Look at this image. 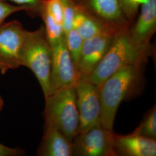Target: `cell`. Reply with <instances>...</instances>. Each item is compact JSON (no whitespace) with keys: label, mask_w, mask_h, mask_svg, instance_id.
Wrapping results in <instances>:
<instances>
[{"label":"cell","mask_w":156,"mask_h":156,"mask_svg":"<svg viewBox=\"0 0 156 156\" xmlns=\"http://www.w3.org/2000/svg\"><path fill=\"white\" fill-rule=\"evenodd\" d=\"M153 53L152 45L142 46L131 38L128 30L115 35L105 55L88 78L98 85L117 70L126 66H142Z\"/></svg>","instance_id":"6da1fadb"},{"label":"cell","mask_w":156,"mask_h":156,"mask_svg":"<svg viewBox=\"0 0 156 156\" xmlns=\"http://www.w3.org/2000/svg\"><path fill=\"white\" fill-rule=\"evenodd\" d=\"M142 66L123 67L97 85L100 96V122L104 128L113 130L120 103L133 94L142 77Z\"/></svg>","instance_id":"7a4b0ae2"},{"label":"cell","mask_w":156,"mask_h":156,"mask_svg":"<svg viewBox=\"0 0 156 156\" xmlns=\"http://www.w3.org/2000/svg\"><path fill=\"white\" fill-rule=\"evenodd\" d=\"M20 62L21 66L27 67L34 73L45 98L53 94L50 82L51 48L44 25L33 31H25Z\"/></svg>","instance_id":"3957f363"},{"label":"cell","mask_w":156,"mask_h":156,"mask_svg":"<svg viewBox=\"0 0 156 156\" xmlns=\"http://www.w3.org/2000/svg\"><path fill=\"white\" fill-rule=\"evenodd\" d=\"M45 122L54 125L70 141L79 133L75 85L57 90L45 98Z\"/></svg>","instance_id":"277c9868"},{"label":"cell","mask_w":156,"mask_h":156,"mask_svg":"<svg viewBox=\"0 0 156 156\" xmlns=\"http://www.w3.org/2000/svg\"><path fill=\"white\" fill-rule=\"evenodd\" d=\"M79 9L116 35L132 23L124 14L119 0H73Z\"/></svg>","instance_id":"5b68a950"},{"label":"cell","mask_w":156,"mask_h":156,"mask_svg":"<svg viewBox=\"0 0 156 156\" xmlns=\"http://www.w3.org/2000/svg\"><path fill=\"white\" fill-rule=\"evenodd\" d=\"M113 130L97 123L79 133L73 140V156H116L113 150Z\"/></svg>","instance_id":"8992f818"},{"label":"cell","mask_w":156,"mask_h":156,"mask_svg":"<svg viewBox=\"0 0 156 156\" xmlns=\"http://www.w3.org/2000/svg\"><path fill=\"white\" fill-rule=\"evenodd\" d=\"M25 31L21 23L12 20L0 26V73L20 67V55Z\"/></svg>","instance_id":"52a82bcc"},{"label":"cell","mask_w":156,"mask_h":156,"mask_svg":"<svg viewBox=\"0 0 156 156\" xmlns=\"http://www.w3.org/2000/svg\"><path fill=\"white\" fill-rule=\"evenodd\" d=\"M75 87L80 133L100 123V96L98 86L88 79L78 80Z\"/></svg>","instance_id":"ba28073f"},{"label":"cell","mask_w":156,"mask_h":156,"mask_svg":"<svg viewBox=\"0 0 156 156\" xmlns=\"http://www.w3.org/2000/svg\"><path fill=\"white\" fill-rule=\"evenodd\" d=\"M51 48L50 82L54 92L67 86L75 85L78 80V75L67 48L66 37Z\"/></svg>","instance_id":"9c48e42d"},{"label":"cell","mask_w":156,"mask_h":156,"mask_svg":"<svg viewBox=\"0 0 156 156\" xmlns=\"http://www.w3.org/2000/svg\"><path fill=\"white\" fill-rule=\"evenodd\" d=\"M114 37L104 34L84 40L77 68L78 80L88 79L105 55Z\"/></svg>","instance_id":"30bf717a"},{"label":"cell","mask_w":156,"mask_h":156,"mask_svg":"<svg viewBox=\"0 0 156 156\" xmlns=\"http://www.w3.org/2000/svg\"><path fill=\"white\" fill-rule=\"evenodd\" d=\"M156 31V0H145L140 14L128 29V34L136 44L147 46L151 44Z\"/></svg>","instance_id":"8fae6325"},{"label":"cell","mask_w":156,"mask_h":156,"mask_svg":"<svg viewBox=\"0 0 156 156\" xmlns=\"http://www.w3.org/2000/svg\"><path fill=\"white\" fill-rule=\"evenodd\" d=\"M113 150L116 156H156V140L132 133L114 134Z\"/></svg>","instance_id":"7c38bea8"},{"label":"cell","mask_w":156,"mask_h":156,"mask_svg":"<svg viewBox=\"0 0 156 156\" xmlns=\"http://www.w3.org/2000/svg\"><path fill=\"white\" fill-rule=\"evenodd\" d=\"M39 156H73V142L54 125L45 122L44 133L37 151Z\"/></svg>","instance_id":"4fadbf2b"},{"label":"cell","mask_w":156,"mask_h":156,"mask_svg":"<svg viewBox=\"0 0 156 156\" xmlns=\"http://www.w3.org/2000/svg\"><path fill=\"white\" fill-rule=\"evenodd\" d=\"M73 28L78 32L84 40L104 34L115 35L100 23L76 5L73 19Z\"/></svg>","instance_id":"5bb4252c"},{"label":"cell","mask_w":156,"mask_h":156,"mask_svg":"<svg viewBox=\"0 0 156 156\" xmlns=\"http://www.w3.org/2000/svg\"><path fill=\"white\" fill-rule=\"evenodd\" d=\"M44 22V27L47 39L52 46L60 42L65 37L63 26L57 22L44 7L42 6L41 16Z\"/></svg>","instance_id":"9a60e30c"},{"label":"cell","mask_w":156,"mask_h":156,"mask_svg":"<svg viewBox=\"0 0 156 156\" xmlns=\"http://www.w3.org/2000/svg\"><path fill=\"white\" fill-rule=\"evenodd\" d=\"M132 134L156 140V105L147 112L140 126L134 130Z\"/></svg>","instance_id":"2e32d148"},{"label":"cell","mask_w":156,"mask_h":156,"mask_svg":"<svg viewBox=\"0 0 156 156\" xmlns=\"http://www.w3.org/2000/svg\"><path fill=\"white\" fill-rule=\"evenodd\" d=\"M65 37L68 49L77 71L78 63L82 50L84 39L78 32L73 28L68 31V33L65 35Z\"/></svg>","instance_id":"e0dca14e"},{"label":"cell","mask_w":156,"mask_h":156,"mask_svg":"<svg viewBox=\"0 0 156 156\" xmlns=\"http://www.w3.org/2000/svg\"><path fill=\"white\" fill-rule=\"evenodd\" d=\"M16 5L23 6L26 12L31 17L41 16V9L44 0H2Z\"/></svg>","instance_id":"ac0fdd59"},{"label":"cell","mask_w":156,"mask_h":156,"mask_svg":"<svg viewBox=\"0 0 156 156\" xmlns=\"http://www.w3.org/2000/svg\"><path fill=\"white\" fill-rule=\"evenodd\" d=\"M63 9V29L65 35L73 28L75 5L73 0H59Z\"/></svg>","instance_id":"d6986e66"},{"label":"cell","mask_w":156,"mask_h":156,"mask_svg":"<svg viewBox=\"0 0 156 156\" xmlns=\"http://www.w3.org/2000/svg\"><path fill=\"white\" fill-rule=\"evenodd\" d=\"M126 16L133 24L139 13L140 5L145 0H119Z\"/></svg>","instance_id":"ffe728a7"},{"label":"cell","mask_w":156,"mask_h":156,"mask_svg":"<svg viewBox=\"0 0 156 156\" xmlns=\"http://www.w3.org/2000/svg\"><path fill=\"white\" fill-rule=\"evenodd\" d=\"M22 11L26 12V9L23 6L16 5L0 0V26L4 23L8 17L14 13Z\"/></svg>","instance_id":"44dd1931"},{"label":"cell","mask_w":156,"mask_h":156,"mask_svg":"<svg viewBox=\"0 0 156 156\" xmlns=\"http://www.w3.org/2000/svg\"><path fill=\"white\" fill-rule=\"evenodd\" d=\"M25 154L24 151L17 148H12L0 143V156H20Z\"/></svg>","instance_id":"7402d4cb"},{"label":"cell","mask_w":156,"mask_h":156,"mask_svg":"<svg viewBox=\"0 0 156 156\" xmlns=\"http://www.w3.org/2000/svg\"><path fill=\"white\" fill-rule=\"evenodd\" d=\"M3 106H4V101L0 96V111L2 110Z\"/></svg>","instance_id":"603a6c76"}]
</instances>
